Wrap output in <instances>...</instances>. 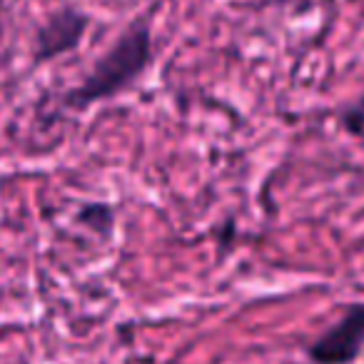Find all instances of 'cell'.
I'll list each match as a JSON object with an SVG mask.
<instances>
[{"label":"cell","instance_id":"cell-1","mask_svg":"<svg viewBox=\"0 0 364 364\" xmlns=\"http://www.w3.org/2000/svg\"><path fill=\"white\" fill-rule=\"evenodd\" d=\"M147 60H150V33L145 26H137L127 31L115 43V48L97 63L87 80L68 95V105L87 107L90 102L115 95L140 75Z\"/></svg>","mask_w":364,"mask_h":364},{"label":"cell","instance_id":"cell-2","mask_svg":"<svg viewBox=\"0 0 364 364\" xmlns=\"http://www.w3.org/2000/svg\"><path fill=\"white\" fill-rule=\"evenodd\" d=\"M364 344V304L352 307L344 319L332 327L312 347V359L319 364H347L359 354Z\"/></svg>","mask_w":364,"mask_h":364},{"label":"cell","instance_id":"cell-3","mask_svg":"<svg viewBox=\"0 0 364 364\" xmlns=\"http://www.w3.org/2000/svg\"><path fill=\"white\" fill-rule=\"evenodd\" d=\"M87 28V18L75 11H63L48 21V26L38 36V60H50V58L68 53L80 43L82 33Z\"/></svg>","mask_w":364,"mask_h":364}]
</instances>
